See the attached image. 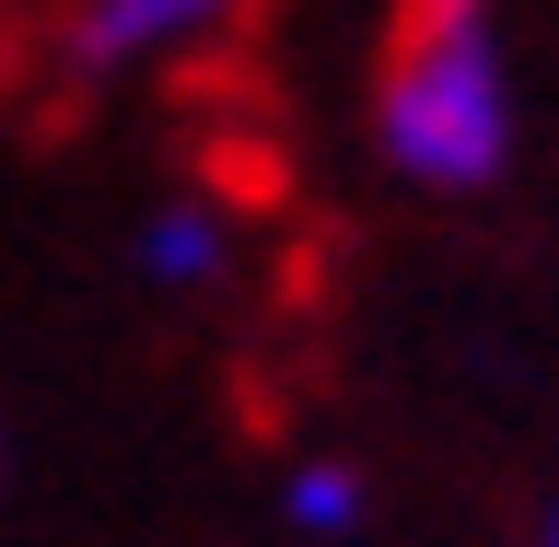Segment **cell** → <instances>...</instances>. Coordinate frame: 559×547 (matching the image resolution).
<instances>
[{"instance_id": "obj_3", "label": "cell", "mask_w": 559, "mask_h": 547, "mask_svg": "<svg viewBox=\"0 0 559 547\" xmlns=\"http://www.w3.org/2000/svg\"><path fill=\"white\" fill-rule=\"evenodd\" d=\"M129 269L152 280V292H222V280H234V210L210 199V187L152 199L140 234H129Z\"/></svg>"}, {"instance_id": "obj_6", "label": "cell", "mask_w": 559, "mask_h": 547, "mask_svg": "<svg viewBox=\"0 0 559 547\" xmlns=\"http://www.w3.org/2000/svg\"><path fill=\"white\" fill-rule=\"evenodd\" d=\"M0 478H12V431H0Z\"/></svg>"}, {"instance_id": "obj_1", "label": "cell", "mask_w": 559, "mask_h": 547, "mask_svg": "<svg viewBox=\"0 0 559 547\" xmlns=\"http://www.w3.org/2000/svg\"><path fill=\"white\" fill-rule=\"evenodd\" d=\"M513 59H501V0H396L373 94V152L431 199H478L513 175Z\"/></svg>"}, {"instance_id": "obj_4", "label": "cell", "mask_w": 559, "mask_h": 547, "mask_svg": "<svg viewBox=\"0 0 559 547\" xmlns=\"http://www.w3.org/2000/svg\"><path fill=\"white\" fill-rule=\"evenodd\" d=\"M361 513H373V489H361V466H338V454H304L292 478H280V524L292 536H361Z\"/></svg>"}, {"instance_id": "obj_2", "label": "cell", "mask_w": 559, "mask_h": 547, "mask_svg": "<svg viewBox=\"0 0 559 547\" xmlns=\"http://www.w3.org/2000/svg\"><path fill=\"white\" fill-rule=\"evenodd\" d=\"M245 0H82L59 24V70L70 82H129V70L175 59V47H199V35H222Z\"/></svg>"}, {"instance_id": "obj_5", "label": "cell", "mask_w": 559, "mask_h": 547, "mask_svg": "<svg viewBox=\"0 0 559 547\" xmlns=\"http://www.w3.org/2000/svg\"><path fill=\"white\" fill-rule=\"evenodd\" d=\"M536 547H559V489H548V524H536Z\"/></svg>"}]
</instances>
